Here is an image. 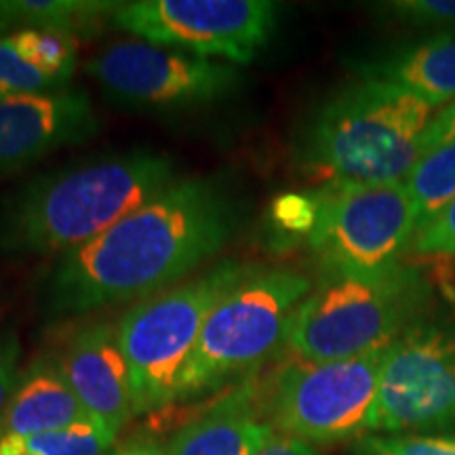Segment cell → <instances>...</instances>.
<instances>
[{"label": "cell", "instance_id": "obj_1", "mask_svg": "<svg viewBox=\"0 0 455 455\" xmlns=\"http://www.w3.org/2000/svg\"><path fill=\"white\" fill-rule=\"evenodd\" d=\"M241 221L243 204L226 180L178 178L104 235L57 259L44 284V312L64 321L167 291L215 258Z\"/></svg>", "mask_w": 455, "mask_h": 455}, {"label": "cell", "instance_id": "obj_2", "mask_svg": "<svg viewBox=\"0 0 455 455\" xmlns=\"http://www.w3.org/2000/svg\"><path fill=\"white\" fill-rule=\"evenodd\" d=\"M163 152H114L47 171L0 201V253L66 255L173 184Z\"/></svg>", "mask_w": 455, "mask_h": 455}, {"label": "cell", "instance_id": "obj_3", "mask_svg": "<svg viewBox=\"0 0 455 455\" xmlns=\"http://www.w3.org/2000/svg\"><path fill=\"white\" fill-rule=\"evenodd\" d=\"M430 114L409 89L367 74L315 112L299 163L327 184H398L418 163Z\"/></svg>", "mask_w": 455, "mask_h": 455}, {"label": "cell", "instance_id": "obj_4", "mask_svg": "<svg viewBox=\"0 0 455 455\" xmlns=\"http://www.w3.org/2000/svg\"><path fill=\"white\" fill-rule=\"evenodd\" d=\"M428 301V284L411 266L327 270L295 310L284 344L306 363L384 350L424 321Z\"/></svg>", "mask_w": 455, "mask_h": 455}, {"label": "cell", "instance_id": "obj_5", "mask_svg": "<svg viewBox=\"0 0 455 455\" xmlns=\"http://www.w3.org/2000/svg\"><path fill=\"white\" fill-rule=\"evenodd\" d=\"M310 291L312 283L299 272L251 266L204 321L175 403L218 388L232 375L264 363L287 341L295 310Z\"/></svg>", "mask_w": 455, "mask_h": 455}, {"label": "cell", "instance_id": "obj_6", "mask_svg": "<svg viewBox=\"0 0 455 455\" xmlns=\"http://www.w3.org/2000/svg\"><path fill=\"white\" fill-rule=\"evenodd\" d=\"M251 266L224 259L203 275L138 301L124 312L118 344L127 361L135 415L169 407L204 321Z\"/></svg>", "mask_w": 455, "mask_h": 455}, {"label": "cell", "instance_id": "obj_7", "mask_svg": "<svg viewBox=\"0 0 455 455\" xmlns=\"http://www.w3.org/2000/svg\"><path fill=\"white\" fill-rule=\"evenodd\" d=\"M388 348L346 361H299L284 367L266 396L268 424L310 445L369 435Z\"/></svg>", "mask_w": 455, "mask_h": 455}, {"label": "cell", "instance_id": "obj_8", "mask_svg": "<svg viewBox=\"0 0 455 455\" xmlns=\"http://www.w3.org/2000/svg\"><path fill=\"white\" fill-rule=\"evenodd\" d=\"M308 244L327 270H379L398 264L418 232L415 207L398 184H325L315 192Z\"/></svg>", "mask_w": 455, "mask_h": 455}, {"label": "cell", "instance_id": "obj_9", "mask_svg": "<svg viewBox=\"0 0 455 455\" xmlns=\"http://www.w3.org/2000/svg\"><path fill=\"white\" fill-rule=\"evenodd\" d=\"M455 428V323L419 321L386 350L369 435Z\"/></svg>", "mask_w": 455, "mask_h": 455}, {"label": "cell", "instance_id": "obj_10", "mask_svg": "<svg viewBox=\"0 0 455 455\" xmlns=\"http://www.w3.org/2000/svg\"><path fill=\"white\" fill-rule=\"evenodd\" d=\"M110 24L140 41L247 66L276 28L268 0H138L123 3Z\"/></svg>", "mask_w": 455, "mask_h": 455}, {"label": "cell", "instance_id": "obj_11", "mask_svg": "<svg viewBox=\"0 0 455 455\" xmlns=\"http://www.w3.org/2000/svg\"><path fill=\"white\" fill-rule=\"evenodd\" d=\"M87 72L112 100L146 110H186L230 98L236 66L148 41H121L89 60Z\"/></svg>", "mask_w": 455, "mask_h": 455}, {"label": "cell", "instance_id": "obj_12", "mask_svg": "<svg viewBox=\"0 0 455 455\" xmlns=\"http://www.w3.org/2000/svg\"><path fill=\"white\" fill-rule=\"evenodd\" d=\"M100 116L81 89L0 98V178L98 135Z\"/></svg>", "mask_w": 455, "mask_h": 455}, {"label": "cell", "instance_id": "obj_13", "mask_svg": "<svg viewBox=\"0 0 455 455\" xmlns=\"http://www.w3.org/2000/svg\"><path fill=\"white\" fill-rule=\"evenodd\" d=\"M57 361L91 418L121 432L135 415V405L118 327L106 318L84 323L70 335Z\"/></svg>", "mask_w": 455, "mask_h": 455}, {"label": "cell", "instance_id": "obj_14", "mask_svg": "<svg viewBox=\"0 0 455 455\" xmlns=\"http://www.w3.org/2000/svg\"><path fill=\"white\" fill-rule=\"evenodd\" d=\"M276 432L255 407V390L244 384L184 426L163 455H258Z\"/></svg>", "mask_w": 455, "mask_h": 455}, {"label": "cell", "instance_id": "obj_15", "mask_svg": "<svg viewBox=\"0 0 455 455\" xmlns=\"http://www.w3.org/2000/svg\"><path fill=\"white\" fill-rule=\"evenodd\" d=\"M87 409L68 384L57 355L44 352L21 369L0 435H38L91 422Z\"/></svg>", "mask_w": 455, "mask_h": 455}, {"label": "cell", "instance_id": "obj_16", "mask_svg": "<svg viewBox=\"0 0 455 455\" xmlns=\"http://www.w3.org/2000/svg\"><path fill=\"white\" fill-rule=\"evenodd\" d=\"M371 74L409 89L432 108L455 101V28L398 51Z\"/></svg>", "mask_w": 455, "mask_h": 455}, {"label": "cell", "instance_id": "obj_17", "mask_svg": "<svg viewBox=\"0 0 455 455\" xmlns=\"http://www.w3.org/2000/svg\"><path fill=\"white\" fill-rule=\"evenodd\" d=\"M121 4L110 0H0V38L43 30L78 43L100 34Z\"/></svg>", "mask_w": 455, "mask_h": 455}, {"label": "cell", "instance_id": "obj_18", "mask_svg": "<svg viewBox=\"0 0 455 455\" xmlns=\"http://www.w3.org/2000/svg\"><path fill=\"white\" fill-rule=\"evenodd\" d=\"M116 435L100 419L38 435H0V455H110Z\"/></svg>", "mask_w": 455, "mask_h": 455}, {"label": "cell", "instance_id": "obj_19", "mask_svg": "<svg viewBox=\"0 0 455 455\" xmlns=\"http://www.w3.org/2000/svg\"><path fill=\"white\" fill-rule=\"evenodd\" d=\"M403 184L411 196L419 230L455 198V141L419 156Z\"/></svg>", "mask_w": 455, "mask_h": 455}, {"label": "cell", "instance_id": "obj_20", "mask_svg": "<svg viewBox=\"0 0 455 455\" xmlns=\"http://www.w3.org/2000/svg\"><path fill=\"white\" fill-rule=\"evenodd\" d=\"M17 55L44 76L68 87L76 68V41L55 32L24 30L7 36Z\"/></svg>", "mask_w": 455, "mask_h": 455}, {"label": "cell", "instance_id": "obj_21", "mask_svg": "<svg viewBox=\"0 0 455 455\" xmlns=\"http://www.w3.org/2000/svg\"><path fill=\"white\" fill-rule=\"evenodd\" d=\"M352 455H455L451 435H365Z\"/></svg>", "mask_w": 455, "mask_h": 455}, {"label": "cell", "instance_id": "obj_22", "mask_svg": "<svg viewBox=\"0 0 455 455\" xmlns=\"http://www.w3.org/2000/svg\"><path fill=\"white\" fill-rule=\"evenodd\" d=\"M66 89L64 84L44 76L26 64L20 55L15 53L7 38H0V98L24 93H43V91Z\"/></svg>", "mask_w": 455, "mask_h": 455}, {"label": "cell", "instance_id": "obj_23", "mask_svg": "<svg viewBox=\"0 0 455 455\" xmlns=\"http://www.w3.org/2000/svg\"><path fill=\"white\" fill-rule=\"evenodd\" d=\"M409 247L418 255H441V258L455 255V198L443 207L435 220L415 232Z\"/></svg>", "mask_w": 455, "mask_h": 455}, {"label": "cell", "instance_id": "obj_24", "mask_svg": "<svg viewBox=\"0 0 455 455\" xmlns=\"http://www.w3.org/2000/svg\"><path fill=\"white\" fill-rule=\"evenodd\" d=\"M384 13L413 26L455 28V0H403L384 4Z\"/></svg>", "mask_w": 455, "mask_h": 455}, {"label": "cell", "instance_id": "obj_25", "mask_svg": "<svg viewBox=\"0 0 455 455\" xmlns=\"http://www.w3.org/2000/svg\"><path fill=\"white\" fill-rule=\"evenodd\" d=\"M21 361V341L13 329L0 331V426H3L4 413H7L11 396L20 382Z\"/></svg>", "mask_w": 455, "mask_h": 455}, {"label": "cell", "instance_id": "obj_26", "mask_svg": "<svg viewBox=\"0 0 455 455\" xmlns=\"http://www.w3.org/2000/svg\"><path fill=\"white\" fill-rule=\"evenodd\" d=\"M275 220L278 228L287 232H306L310 235L316 220V198L289 195L281 198L275 207Z\"/></svg>", "mask_w": 455, "mask_h": 455}, {"label": "cell", "instance_id": "obj_27", "mask_svg": "<svg viewBox=\"0 0 455 455\" xmlns=\"http://www.w3.org/2000/svg\"><path fill=\"white\" fill-rule=\"evenodd\" d=\"M455 141V101L443 108L435 118H430L428 127L419 140V156L428 155L436 146Z\"/></svg>", "mask_w": 455, "mask_h": 455}, {"label": "cell", "instance_id": "obj_28", "mask_svg": "<svg viewBox=\"0 0 455 455\" xmlns=\"http://www.w3.org/2000/svg\"><path fill=\"white\" fill-rule=\"evenodd\" d=\"M258 455H321L310 443H304L299 439H293V436L276 435L268 445Z\"/></svg>", "mask_w": 455, "mask_h": 455}, {"label": "cell", "instance_id": "obj_29", "mask_svg": "<svg viewBox=\"0 0 455 455\" xmlns=\"http://www.w3.org/2000/svg\"><path fill=\"white\" fill-rule=\"evenodd\" d=\"M110 455H163L161 447H150V445H140V447H127L112 451Z\"/></svg>", "mask_w": 455, "mask_h": 455}]
</instances>
